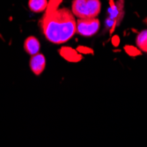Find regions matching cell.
<instances>
[{
	"label": "cell",
	"instance_id": "6da1fadb",
	"mask_svg": "<svg viewBox=\"0 0 147 147\" xmlns=\"http://www.w3.org/2000/svg\"><path fill=\"white\" fill-rule=\"evenodd\" d=\"M76 23L71 10L65 7H48L42 20V29L49 42L63 44L77 33Z\"/></svg>",
	"mask_w": 147,
	"mask_h": 147
},
{
	"label": "cell",
	"instance_id": "7a4b0ae2",
	"mask_svg": "<svg viewBox=\"0 0 147 147\" xmlns=\"http://www.w3.org/2000/svg\"><path fill=\"white\" fill-rule=\"evenodd\" d=\"M100 10V0H73L71 4V11L78 19L96 18Z\"/></svg>",
	"mask_w": 147,
	"mask_h": 147
},
{
	"label": "cell",
	"instance_id": "3957f363",
	"mask_svg": "<svg viewBox=\"0 0 147 147\" xmlns=\"http://www.w3.org/2000/svg\"><path fill=\"white\" fill-rule=\"evenodd\" d=\"M100 22L97 18L78 19L76 23V32L85 37H91L97 34Z\"/></svg>",
	"mask_w": 147,
	"mask_h": 147
},
{
	"label": "cell",
	"instance_id": "277c9868",
	"mask_svg": "<svg viewBox=\"0 0 147 147\" xmlns=\"http://www.w3.org/2000/svg\"><path fill=\"white\" fill-rule=\"evenodd\" d=\"M46 67V59L43 54L37 53V54L32 56L30 59V68L33 73L36 76L41 75Z\"/></svg>",
	"mask_w": 147,
	"mask_h": 147
},
{
	"label": "cell",
	"instance_id": "5b68a950",
	"mask_svg": "<svg viewBox=\"0 0 147 147\" xmlns=\"http://www.w3.org/2000/svg\"><path fill=\"white\" fill-rule=\"evenodd\" d=\"M60 56L64 58L66 61L71 62V63H77L82 59V56L79 52H78L77 49H74L70 47H63L59 50Z\"/></svg>",
	"mask_w": 147,
	"mask_h": 147
},
{
	"label": "cell",
	"instance_id": "8992f818",
	"mask_svg": "<svg viewBox=\"0 0 147 147\" xmlns=\"http://www.w3.org/2000/svg\"><path fill=\"white\" fill-rule=\"evenodd\" d=\"M24 49L28 54L34 56L39 53L40 49H41V44H40L39 40L36 37L29 36L26 39L24 43Z\"/></svg>",
	"mask_w": 147,
	"mask_h": 147
},
{
	"label": "cell",
	"instance_id": "52a82bcc",
	"mask_svg": "<svg viewBox=\"0 0 147 147\" xmlns=\"http://www.w3.org/2000/svg\"><path fill=\"white\" fill-rule=\"evenodd\" d=\"M28 7L34 12H42L49 7L48 0H29Z\"/></svg>",
	"mask_w": 147,
	"mask_h": 147
},
{
	"label": "cell",
	"instance_id": "ba28073f",
	"mask_svg": "<svg viewBox=\"0 0 147 147\" xmlns=\"http://www.w3.org/2000/svg\"><path fill=\"white\" fill-rule=\"evenodd\" d=\"M136 43L140 50L147 53V29L141 31L138 34L136 38Z\"/></svg>",
	"mask_w": 147,
	"mask_h": 147
},
{
	"label": "cell",
	"instance_id": "9c48e42d",
	"mask_svg": "<svg viewBox=\"0 0 147 147\" xmlns=\"http://www.w3.org/2000/svg\"><path fill=\"white\" fill-rule=\"evenodd\" d=\"M124 50L127 52V54L131 56V57H136L141 54V51L137 47H133V46H125L124 47Z\"/></svg>",
	"mask_w": 147,
	"mask_h": 147
},
{
	"label": "cell",
	"instance_id": "30bf717a",
	"mask_svg": "<svg viewBox=\"0 0 147 147\" xmlns=\"http://www.w3.org/2000/svg\"><path fill=\"white\" fill-rule=\"evenodd\" d=\"M78 52H79L80 54H91L92 53V49H91L88 47H84V46H79L77 49Z\"/></svg>",
	"mask_w": 147,
	"mask_h": 147
}]
</instances>
